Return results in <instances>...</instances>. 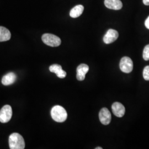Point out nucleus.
Returning a JSON list of instances; mask_svg holds the SVG:
<instances>
[{"label": "nucleus", "instance_id": "8", "mask_svg": "<svg viewBox=\"0 0 149 149\" xmlns=\"http://www.w3.org/2000/svg\"><path fill=\"white\" fill-rule=\"evenodd\" d=\"M112 109L113 114L117 117H122L125 113V107L119 102H114L112 104Z\"/></svg>", "mask_w": 149, "mask_h": 149}, {"label": "nucleus", "instance_id": "1", "mask_svg": "<svg viewBox=\"0 0 149 149\" xmlns=\"http://www.w3.org/2000/svg\"><path fill=\"white\" fill-rule=\"evenodd\" d=\"M51 116L55 122L63 123L66 120L68 113L64 107L60 106H55L51 110Z\"/></svg>", "mask_w": 149, "mask_h": 149}, {"label": "nucleus", "instance_id": "17", "mask_svg": "<svg viewBox=\"0 0 149 149\" xmlns=\"http://www.w3.org/2000/svg\"><path fill=\"white\" fill-rule=\"evenodd\" d=\"M145 25L146 27L149 29V16L147 18V19H146V21H145Z\"/></svg>", "mask_w": 149, "mask_h": 149}, {"label": "nucleus", "instance_id": "13", "mask_svg": "<svg viewBox=\"0 0 149 149\" xmlns=\"http://www.w3.org/2000/svg\"><path fill=\"white\" fill-rule=\"evenodd\" d=\"M11 37L10 31L4 27L0 26V42L9 40Z\"/></svg>", "mask_w": 149, "mask_h": 149}, {"label": "nucleus", "instance_id": "15", "mask_svg": "<svg viewBox=\"0 0 149 149\" xmlns=\"http://www.w3.org/2000/svg\"><path fill=\"white\" fill-rule=\"evenodd\" d=\"M143 56L145 60H149V44L146 45L145 47L144 48Z\"/></svg>", "mask_w": 149, "mask_h": 149}, {"label": "nucleus", "instance_id": "12", "mask_svg": "<svg viewBox=\"0 0 149 149\" xmlns=\"http://www.w3.org/2000/svg\"><path fill=\"white\" fill-rule=\"evenodd\" d=\"M17 79V76L13 72H9L5 74L2 79V84L5 86L11 85L15 83Z\"/></svg>", "mask_w": 149, "mask_h": 149}, {"label": "nucleus", "instance_id": "6", "mask_svg": "<svg viewBox=\"0 0 149 149\" xmlns=\"http://www.w3.org/2000/svg\"><path fill=\"white\" fill-rule=\"evenodd\" d=\"M99 118L102 124L108 125L111 122V114L107 108H103L99 113Z\"/></svg>", "mask_w": 149, "mask_h": 149}, {"label": "nucleus", "instance_id": "14", "mask_svg": "<svg viewBox=\"0 0 149 149\" xmlns=\"http://www.w3.org/2000/svg\"><path fill=\"white\" fill-rule=\"evenodd\" d=\"M84 10V7L81 5L76 6L70 12V16L72 18H77L82 15Z\"/></svg>", "mask_w": 149, "mask_h": 149}, {"label": "nucleus", "instance_id": "4", "mask_svg": "<svg viewBox=\"0 0 149 149\" xmlns=\"http://www.w3.org/2000/svg\"><path fill=\"white\" fill-rule=\"evenodd\" d=\"M121 71L124 73H130L133 69V62L132 60L127 56H124L121 59L119 64Z\"/></svg>", "mask_w": 149, "mask_h": 149}, {"label": "nucleus", "instance_id": "5", "mask_svg": "<svg viewBox=\"0 0 149 149\" xmlns=\"http://www.w3.org/2000/svg\"><path fill=\"white\" fill-rule=\"evenodd\" d=\"M12 116V109L10 105H5L0 111V122L6 123L11 120Z\"/></svg>", "mask_w": 149, "mask_h": 149}, {"label": "nucleus", "instance_id": "7", "mask_svg": "<svg viewBox=\"0 0 149 149\" xmlns=\"http://www.w3.org/2000/svg\"><path fill=\"white\" fill-rule=\"evenodd\" d=\"M118 36L119 34L117 31L113 29H110L104 35L103 37V42L107 44L113 43L117 39Z\"/></svg>", "mask_w": 149, "mask_h": 149}, {"label": "nucleus", "instance_id": "18", "mask_svg": "<svg viewBox=\"0 0 149 149\" xmlns=\"http://www.w3.org/2000/svg\"><path fill=\"white\" fill-rule=\"evenodd\" d=\"M143 3L145 5L149 6V0H143Z\"/></svg>", "mask_w": 149, "mask_h": 149}, {"label": "nucleus", "instance_id": "16", "mask_svg": "<svg viewBox=\"0 0 149 149\" xmlns=\"http://www.w3.org/2000/svg\"><path fill=\"white\" fill-rule=\"evenodd\" d=\"M143 77L146 81H149V66H147L143 70Z\"/></svg>", "mask_w": 149, "mask_h": 149}, {"label": "nucleus", "instance_id": "19", "mask_svg": "<svg viewBox=\"0 0 149 149\" xmlns=\"http://www.w3.org/2000/svg\"><path fill=\"white\" fill-rule=\"evenodd\" d=\"M95 149H102V148H100V147H98V148H96Z\"/></svg>", "mask_w": 149, "mask_h": 149}, {"label": "nucleus", "instance_id": "9", "mask_svg": "<svg viewBox=\"0 0 149 149\" xmlns=\"http://www.w3.org/2000/svg\"><path fill=\"white\" fill-rule=\"evenodd\" d=\"M89 71V66L85 64H80L76 70V78L79 81L85 80L86 74Z\"/></svg>", "mask_w": 149, "mask_h": 149}, {"label": "nucleus", "instance_id": "11", "mask_svg": "<svg viewBox=\"0 0 149 149\" xmlns=\"http://www.w3.org/2000/svg\"><path fill=\"white\" fill-rule=\"evenodd\" d=\"M104 5L108 8L114 10H119L123 7L120 0H104Z\"/></svg>", "mask_w": 149, "mask_h": 149}, {"label": "nucleus", "instance_id": "2", "mask_svg": "<svg viewBox=\"0 0 149 149\" xmlns=\"http://www.w3.org/2000/svg\"><path fill=\"white\" fill-rule=\"evenodd\" d=\"M9 146L11 149H23L25 148L24 139L19 134H11L9 137Z\"/></svg>", "mask_w": 149, "mask_h": 149}, {"label": "nucleus", "instance_id": "10", "mask_svg": "<svg viewBox=\"0 0 149 149\" xmlns=\"http://www.w3.org/2000/svg\"><path fill=\"white\" fill-rule=\"evenodd\" d=\"M49 70L51 72H53L60 79H64L66 76V72L63 70L61 65L58 64H53L49 67Z\"/></svg>", "mask_w": 149, "mask_h": 149}, {"label": "nucleus", "instance_id": "3", "mask_svg": "<svg viewBox=\"0 0 149 149\" xmlns=\"http://www.w3.org/2000/svg\"><path fill=\"white\" fill-rule=\"evenodd\" d=\"M42 39L43 43L48 46L52 47H58L61 43L60 38L52 34L46 33L42 36Z\"/></svg>", "mask_w": 149, "mask_h": 149}]
</instances>
